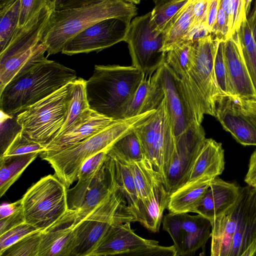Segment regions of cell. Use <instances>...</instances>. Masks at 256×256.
Masks as SVG:
<instances>
[{
  "mask_svg": "<svg viewBox=\"0 0 256 256\" xmlns=\"http://www.w3.org/2000/svg\"><path fill=\"white\" fill-rule=\"evenodd\" d=\"M76 78L75 70L46 58L6 84L0 92V110L18 114Z\"/></svg>",
  "mask_w": 256,
  "mask_h": 256,
  "instance_id": "cell-1",
  "label": "cell"
},
{
  "mask_svg": "<svg viewBox=\"0 0 256 256\" xmlns=\"http://www.w3.org/2000/svg\"><path fill=\"white\" fill-rule=\"evenodd\" d=\"M145 77L132 66L96 65L92 76L86 82L90 109L110 118H124L125 112Z\"/></svg>",
  "mask_w": 256,
  "mask_h": 256,
  "instance_id": "cell-2",
  "label": "cell"
},
{
  "mask_svg": "<svg viewBox=\"0 0 256 256\" xmlns=\"http://www.w3.org/2000/svg\"><path fill=\"white\" fill-rule=\"evenodd\" d=\"M218 41L210 34L192 42V66L184 75L176 76L192 120L198 126L204 114L214 116L216 102L220 94L214 71Z\"/></svg>",
  "mask_w": 256,
  "mask_h": 256,
  "instance_id": "cell-3",
  "label": "cell"
},
{
  "mask_svg": "<svg viewBox=\"0 0 256 256\" xmlns=\"http://www.w3.org/2000/svg\"><path fill=\"white\" fill-rule=\"evenodd\" d=\"M137 14L133 4L106 0L88 7L53 10L43 32L42 41L48 55L62 52L66 43L84 30L101 20L120 18L132 20Z\"/></svg>",
  "mask_w": 256,
  "mask_h": 256,
  "instance_id": "cell-4",
  "label": "cell"
},
{
  "mask_svg": "<svg viewBox=\"0 0 256 256\" xmlns=\"http://www.w3.org/2000/svg\"><path fill=\"white\" fill-rule=\"evenodd\" d=\"M156 110L117 120L100 132L56 152L40 158L48 162L54 175L66 186L77 180L83 164L97 153L108 150L116 140L145 122Z\"/></svg>",
  "mask_w": 256,
  "mask_h": 256,
  "instance_id": "cell-5",
  "label": "cell"
},
{
  "mask_svg": "<svg viewBox=\"0 0 256 256\" xmlns=\"http://www.w3.org/2000/svg\"><path fill=\"white\" fill-rule=\"evenodd\" d=\"M54 8L46 4L23 26L18 28L0 53V92L17 74L46 58L42 38Z\"/></svg>",
  "mask_w": 256,
  "mask_h": 256,
  "instance_id": "cell-6",
  "label": "cell"
},
{
  "mask_svg": "<svg viewBox=\"0 0 256 256\" xmlns=\"http://www.w3.org/2000/svg\"><path fill=\"white\" fill-rule=\"evenodd\" d=\"M138 222L117 184L110 195L76 223L70 256H91L111 227Z\"/></svg>",
  "mask_w": 256,
  "mask_h": 256,
  "instance_id": "cell-7",
  "label": "cell"
},
{
  "mask_svg": "<svg viewBox=\"0 0 256 256\" xmlns=\"http://www.w3.org/2000/svg\"><path fill=\"white\" fill-rule=\"evenodd\" d=\"M74 81L18 114L25 135L45 146L56 137L67 116Z\"/></svg>",
  "mask_w": 256,
  "mask_h": 256,
  "instance_id": "cell-8",
  "label": "cell"
},
{
  "mask_svg": "<svg viewBox=\"0 0 256 256\" xmlns=\"http://www.w3.org/2000/svg\"><path fill=\"white\" fill-rule=\"evenodd\" d=\"M67 188L54 175L42 178L22 197L25 222L44 230L68 210Z\"/></svg>",
  "mask_w": 256,
  "mask_h": 256,
  "instance_id": "cell-9",
  "label": "cell"
},
{
  "mask_svg": "<svg viewBox=\"0 0 256 256\" xmlns=\"http://www.w3.org/2000/svg\"><path fill=\"white\" fill-rule=\"evenodd\" d=\"M151 12L131 21L124 40L128 44L132 66L140 70L145 77L152 74L165 61L162 50V32L152 30L150 26Z\"/></svg>",
  "mask_w": 256,
  "mask_h": 256,
  "instance_id": "cell-10",
  "label": "cell"
},
{
  "mask_svg": "<svg viewBox=\"0 0 256 256\" xmlns=\"http://www.w3.org/2000/svg\"><path fill=\"white\" fill-rule=\"evenodd\" d=\"M130 223L113 225L91 256H176L174 245L162 246L156 240L140 237L132 229Z\"/></svg>",
  "mask_w": 256,
  "mask_h": 256,
  "instance_id": "cell-11",
  "label": "cell"
},
{
  "mask_svg": "<svg viewBox=\"0 0 256 256\" xmlns=\"http://www.w3.org/2000/svg\"><path fill=\"white\" fill-rule=\"evenodd\" d=\"M162 224L172 240L176 256L194 254L211 236L210 222L199 214L169 212L163 216Z\"/></svg>",
  "mask_w": 256,
  "mask_h": 256,
  "instance_id": "cell-12",
  "label": "cell"
},
{
  "mask_svg": "<svg viewBox=\"0 0 256 256\" xmlns=\"http://www.w3.org/2000/svg\"><path fill=\"white\" fill-rule=\"evenodd\" d=\"M131 20L111 18L98 21L70 40L62 52L68 56L99 52L124 41Z\"/></svg>",
  "mask_w": 256,
  "mask_h": 256,
  "instance_id": "cell-13",
  "label": "cell"
},
{
  "mask_svg": "<svg viewBox=\"0 0 256 256\" xmlns=\"http://www.w3.org/2000/svg\"><path fill=\"white\" fill-rule=\"evenodd\" d=\"M205 136L200 125L190 128L176 138V148L166 174L164 186L170 194L184 184L206 138Z\"/></svg>",
  "mask_w": 256,
  "mask_h": 256,
  "instance_id": "cell-14",
  "label": "cell"
},
{
  "mask_svg": "<svg viewBox=\"0 0 256 256\" xmlns=\"http://www.w3.org/2000/svg\"><path fill=\"white\" fill-rule=\"evenodd\" d=\"M236 232L230 256L256 255V188L240 187L234 204Z\"/></svg>",
  "mask_w": 256,
  "mask_h": 256,
  "instance_id": "cell-15",
  "label": "cell"
},
{
  "mask_svg": "<svg viewBox=\"0 0 256 256\" xmlns=\"http://www.w3.org/2000/svg\"><path fill=\"white\" fill-rule=\"evenodd\" d=\"M214 117L238 142L244 146H256V124L236 99L220 94L216 102Z\"/></svg>",
  "mask_w": 256,
  "mask_h": 256,
  "instance_id": "cell-16",
  "label": "cell"
},
{
  "mask_svg": "<svg viewBox=\"0 0 256 256\" xmlns=\"http://www.w3.org/2000/svg\"><path fill=\"white\" fill-rule=\"evenodd\" d=\"M116 120L89 108L68 130L46 144L45 151L39 155L40 157L48 155L72 146L100 132Z\"/></svg>",
  "mask_w": 256,
  "mask_h": 256,
  "instance_id": "cell-17",
  "label": "cell"
},
{
  "mask_svg": "<svg viewBox=\"0 0 256 256\" xmlns=\"http://www.w3.org/2000/svg\"><path fill=\"white\" fill-rule=\"evenodd\" d=\"M154 73L164 92L176 138L190 128L199 126L194 122L177 79L165 61Z\"/></svg>",
  "mask_w": 256,
  "mask_h": 256,
  "instance_id": "cell-18",
  "label": "cell"
},
{
  "mask_svg": "<svg viewBox=\"0 0 256 256\" xmlns=\"http://www.w3.org/2000/svg\"><path fill=\"white\" fill-rule=\"evenodd\" d=\"M224 55L236 100L256 101V90L242 56L238 29L224 40Z\"/></svg>",
  "mask_w": 256,
  "mask_h": 256,
  "instance_id": "cell-19",
  "label": "cell"
},
{
  "mask_svg": "<svg viewBox=\"0 0 256 256\" xmlns=\"http://www.w3.org/2000/svg\"><path fill=\"white\" fill-rule=\"evenodd\" d=\"M224 166V150L222 144L206 138L184 184L180 188L210 182L222 173Z\"/></svg>",
  "mask_w": 256,
  "mask_h": 256,
  "instance_id": "cell-20",
  "label": "cell"
},
{
  "mask_svg": "<svg viewBox=\"0 0 256 256\" xmlns=\"http://www.w3.org/2000/svg\"><path fill=\"white\" fill-rule=\"evenodd\" d=\"M159 106L160 118L154 136L150 162L164 185L166 170L176 148V136L165 98Z\"/></svg>",
  "mask_w": 256,
  "mask_h": 256,
  "instance_id": "cell-21",
  "label": "cell"
},
{
  "mask_svg": "<svg viewBox=\"0 0 256 256\" xmlns=\"http://www.w3.org/2000/svg\"><path fill=\"white\" fill-rule=\"evenodd\" d=\"M76 210H70L42 231L38 256H70Z\"/></svg>",
  "mask_w": 256,
  "mask_h": 256,
  "instance_id": "cell-22",
  "label": "cell"
},
{
  "mask_svg": "<svg viewBox=\"0 0 256 256\" xmlns=\"http://www.w3.org/2000/svg\"><path fill=\"white\" fill-rule=\"evenodd\" d=\"M240 187L219 176L212 180L204 197L192 212L200 214L210 221L232 208L236 202Z\"/></svg>",
  "mask_w": 256,
  "mask_h": 256,
  "instance_id": "cell-23",
  "label": "cell"
},
{
  "mask_svg": "<svg viewBox=\"0 0 256 256\" xmlns=\"http://www.w3.org/2000/svg\"><path fill=\"white\" fill-rule=\"evenodd\" d=\"M116 186L114 161L108 154L106 159L88 188L82 204L76 210V223L84 218L106 200Z\"/></svg>",
  "mask_w": 256,
  "mask_h": 256,
  "instance_id": "cell-24",
  "label": "cell"
},
{
  "mask_svg": "<svg viewBox=\"0 0 256 256\" xmlns=\"http://www.w3.org/2000/svg\"><path fill=\"white\" fill-rule=\"evenodd\" d=\"M164 98L160 82L154 73L152 76L142 80L124 114V118L155 110Z\"/></svg>",
  "mask_w": 256,
  "mask_h": 256,
  "instance_id": "cell-25",
  "label": "cell"
},
{
  "mask_svg": "<svg viewBox=\"0 0 256 256\" xmlns=\"http://www.w3.org/2000/svg\"><path fill=\"white\" fill-rule=\"evenodd\" d=\"M108 150L97 153L88 158L82 165L78 174L76 184L72 188L67 189L69 210H78L82 204L95 176L107 158Z\"/></svg>",
  "mask_w": 256,
  "mask_h": 256,
  "instance_id": "cell-26",
  "label": "cell"
},
{
  "mask_svg": "<svg viewBox=\"0 0 256 256\" xmlns=\"http://www.w3.org/2000/svg\"><path fill=\"white\" fill-rule=\"evenodd\" d=\"M210 222L212 226L210 256H230L236 227L234 205L228 212Z\"/></svg>",
  "mask_w": 256,
  "mask_h": 256,
  "instance_id": "cell-27",
  "label": "cell"
},
{
  "mask_svg": "<svg viewBox=\"0 0 256 256\" xmlns=\"http://www.w3.org/2000/svg\"><path fill=\"white\" fill-rule=\"evenodd\" d=\"M170 195L160 178L157 176L148 200L140 206V222L148 230L152 232H159Z\"/></svg>",
  "mask_w": 256,
  "mask_h": 256,
  "instance_id": "cell-28",
  "label": "cell"
},
{
  "mask_svg": "<svg viewBox=\"0 0 256 256\" xmlns=\"http://www.w3.org/2000/svg\"><path fill=\"white\" fill-rule=\"evenodd\" d=\"M193 1L188 2L173 16L162 32V50L167 52L172 46L186 40L193 24Z\"/></svg>",
  "mask_w": 256,
  "mask_h": 256,
  "instance_id": "cell-29",
  "label": "cell"
},
{
  "mask_svg": "<svg viewBox=\"0 0 256 256\" xmlns=\"http://www.w3.org/2000/svg\"><path fill=\"white\" fill-rule=\"evenodd\" d=\"M210 182L196 184L177 189L170 195L166 209L174 213L192 212L205 194Z\"/></svg>",
  "mask_w": 256,
  "mask_h": 256,
  "instance_id": "cell-30",
  "label": "cell"
},
{
  "mask_svg": "<svg viewBox=\"0 0 256 256\" xmlns=\"http://www.w3.org/2000/svg\"><path fill=\"white\" fill-rule=\"evenodd\" d=\"M110 156L114 161L115 178L118 188L123 194L128 206L140 222L141 216L140 202L129 165L121 158Z\"/></svg>",
  "mask_w": 256,
  "mask_h": 256,
  "instance_id": "cell-31",
  "label": "cell"
},
{
  "mask_svg": "<svg viewBox=\"0 0 256 256\" xmlns=\"http://www.w3.org/2000/svg\"><path fill=\"white\" fill-rule=\"evenodd\" d=\"M40 154L38 152L0 158V196L20 177L24 171Z\"/></svg>",
  "mask_w": 256,
  "mask_h": 256,
  "instance_id": "cell-32",
  "label": "cell"
},
{
  "mask_svg": "<svg viewBox=\"0 0 256 256\" xmlns=\"http://www.w3.org/2000/svg\"><path fill=\"white\" fill-rule=\"evenodd\" d=\"M126 162L129 165L135 182L140 202V206L148 200L152 189L155 178L158 175L146 156L138 162L130 161Z\"/></svg>",
  "mask_w": 256,
  "mask_h": 256,
  "instance_id": "cell-33",
  "label": "cell"
},
{
  "mask_svg": "<svg viewBox=\"0 0 256 256\" xmlns=\"http://www.w3.org/2000/svg\"><path fill=\"white\" fill-rule=\"evenodd\" d=\"M108 154L126 162H138L146 156L140 141L134 130L116 140L108 148Z\"/></svg>",
  "mask_w": 256,
  "mask_h": 256,
  "instance_id": "cell-34",
  "label": "cell"
},
{
  "mask_svg": "<svg viewBox=\"0 0 256 256\" xmlns=\"http://www.w3.org/2000/svg\"><path fill=\"white\" fill-rule=\"evenodd\" d=\"M86 80L82 78H76L74 81L72 98L67 116L62 127L56 137L68 130L80 115L90 108L86 94Z\"/></svg>",
  "mask_w": 256,
  "mask_h": 256,
  "instance_id": "cell-35",
  "label": "cell"
},
{
  "mask_svg": "<svg viewBox=\"0 0 256 256\" xmlns=\"http://www.w3.org/2000/svg\"><path fill=\"white\" fill-rule=\"evenodd\" d=\"M238 31L242 56L256 90V46L247 17L241 22Z\"/></svg>",
  "mask_w": 256,
  "mask_h": 256,
  "instance_id": "cell-36",
  "label": "cell"
},
{
  "mask_svg": "<svg viewBox=\"0 0 256 256\" xmlns=\"http://www.w3.org/2000/svg\"><path fill=\"white\" fill-rule=\"evenodd\" d=\"M20 7V0H15L0 10V53L8 46L18 28Z\"/></svg>",
  "mask_w": 256,
  "mask_h": 256,
  "instance_id": "cell-37",
  "label": "cell"
},
{
  "mask_svg": "<svg viewBox=\"0 0 256 256\" xmlns=\"http://www.w3.org/2000/svg\"><path fill=\"white\" fill-rule=\"evenodd\" d=\"M214 71L216 82L220 94L236 96L229 78L224 55V40L218 42L214 62Z\"/></svg>",
  "mask_w": 256,
  "mask_h": 256,
  "instance_id": "cell-38",
  "label": "cell"
},
{
  "mask_svg": "<svg viewBox=\"0 0 256 256\" xmlns=\"http://www.w3.org/2000/svg\"><path fill=\"white\" fill-rule=\"evenodd\" d=\"M188 0H170L155 6L151 12L150 26L153 30L162 32L168 23Z\"/></svg>",
  "mask_w": 256,
  "mask_h": 256,
  "instance_id": "cell-39",
  "label": "cell"
},
{
  "mask_svg": "<svg viewBox=\"0 0 256 256\" xmlns=\"http://www.w3.org/2000/svg\"><path fill=\"white\" fill-rule=\"evenodd\" d=\"M43 230L33 232L2 252L0 256H38Z\"/></svg>",
  "mask_w": 256,
  "mask_h": 256,
  "instance_id": "cell-40",
  "label": "cell"
},
{
  "mask_svg": "<svg viewBox=\"0 0 256 256\" xmlns=\"http://www.w3.org/2000/svg\"><path fill=\"white\" fill-rule=\"evenodd\" d=\"M45 149V145L32 140L22 132L16 136L6 152L0 156V158L6 160L15 156L32 152L40 154L44 152Z\"/></svg>",
  "mask_w": 256,
  "mask_h": 256,
  "instance_id": "cell-41",
  "label": "cell"
},
{
  "mask_svg": "<svg viewBox=\"0 0 256 256\" xmlns=\"http://www.w3.org/2000/svg\"><path fill=\"white\" fill-rule=\"evenodd\" d=\"M16 114L9 115L0 110V156L2 155L22 128L17 119Z\"/></svg>",
  "mask_w": 256,
  "mask_h": 256,
  "instance_id": "cell-42",
  "label": "cell"
},
{
  "mask_svg": "<svg viewBox=\"0 0 256 256\" xmlns=\"http://www.w3.org/2000/svg\"><path fill=\"white\" fill-rule=\"evenodd\" d=\"M39 230L26 222L21 224L0 235V252L12 245L25 236Z\"/></svg>",
  "mask_w": 256,
  "mask_h": 256,
  "instance_id": "cell-43",
  "label": "cell"
},
{
  "mask_svg": "<svg viewBox=\"0 0 256 256\" xmlns=\"http://www.w3.org/2000/svg\"><path fill=\"white\" fill-rule=\"evenodd\" d=\"M47 4L46 0H20L18 28L24 26Z\"/></svg>",
  "mask_w": 256,
  "mask_h": 256,
  "instance_id": "cell-44",
  "label": "cell"
},
{
  "mask_svg": "<svg viewBox=\"0 0 256 256\" xmlns=\"http://www.w3.org/2000/svg\"><path fill=\"white\" fill-rule=\"evenodd\" d=\"M210 34L218 40H225L230 36L228 18L220 4L216 20Z\"/></svg>",
  "mask_w": 256,
  "mask_h": 256,
  "instance_id": "cell-45",
  "label": "cell"
},
{
  "mask_svg": "<svg viewBox=\"0 0 256 256\" xmlns=\"http://www.w3.org/2000/svg\"><path fill=\"white\" fill-rule=\"evenodd\" d=\"M106 0H56L54 10L60 11L68 9L78 8L96 5Z\"/></svg>",
  "mask_w": 256,
  "mask_h": 256,
  "instance_id": "cell-46",
  "label": "cell"
},
{
  "mask_svg": "<svg viewBox=\"0 0 256 256\" xmlns=\"http://www.w3.org/2000/svg\"><path fill=\"white\" fill-rule=\"evenodd\" d=\"M192 1L194 20L191 30L202 24L206 25L210 2V0H192Z\"/></svg>",
  "mask_w": 256,
  "mask_h": 256,
  "instance_id": "cell-47",
  "label": "cell"
},
{
  "mask_svg": "<svg viewBox=\"0 0 256 256\" xmlns=\"http://www.w3.org/2000/svg\"><path fill=\"white\" fill-rule=\"evenodd\" d=\"M24 222L22 206L14 214L0 219V235Z\"/></svg>",
  "mask_w": 256,
  "mask_h": 256,
  "instance_id": "cell-48",
  "label": "cell"
},
{
  "mask_svg": "<svg viewBox=\"0 0 256 256\" xmlns=\"http://www.w3.org/2000/svg\"><path fill=\"white\" fill-rule=\"evenodd\" d=\"M232 34L238 29L241 22L247 17L244 0H232Z\"/></svg>",
  "mask_w": 256,
  "mask_h": 256,
  "instance_id": "cell-49",
  "label": "cell"
},
{
  "mask_svg": "<svg viewBox=\"0 0 256 256\" xmlns=\"http://www.w3.org/2000/svg\"><path fill=\"white\" fill-rule=\"evenodd\" d=\"M244 180L248 186L256 188V150L250 158L248 170Z\"/></svg>",
  "mask_w": 256,
  "mask_h": 256,
  "instance_id": "cell-50",
  "label": "cell"
},
{
  "mask_svg": "<svg viewBox=\"0 0 256 256\" xmlns=\"http://www.w3.org/2000/svg\"><path fill=\"white\" fill-rule=\"evenodd\" d=\"M220 2V0H210L206 25L209 29L210 33L216 20Z\"/></svg>",
  "mask_w": 256,
  "mask_h": 256,
  "instance_id": "cell-51",
  "label": "cell"
},
{
  "mask_svg": "<svg viewBox=\"0 0 256 256\" xmlns=\"http://www.w3.org/2000/svg\"><path fill=\"white\" fill-rule=\"evenodd\" d=\"M236 100L245 114L256 124V101L242 98Z\"/></svg>",
  "mask_w": 256,
  "mask_h": 256,
  "instance_id": "cell-52",
  "label": "cell"
},
{
  "mask_svg": "<svg viewBox=\"0 0 256 256\" xmlns=\"http://www.w3.org/2000/svg\"><path fill=\"white\" fill-rule=\"evenodd\" d=\"M22 207V198L12 203L2 204L0 207V219L14 214Z\"/></svg>",
  "mask_w": 256,
  "mask_h": 256,
  "instance_id": "cell-53",
  "label": "cell"
},
{
  "mask_svg": "<svg viewBox=\"0 0 256 256\" xmlns=\"http://www.w3.org/2000/svg\"><path fill=\"white\" fill-rule=\"evenodd\" d=\"M220 5L224 10L228 20L230 36L232 34V0H220Z\"/></svg>",
  "mask_w": 256,
  "mask_h": 256,
  "instance_id": "cell-54",
  "label": "cell"
},
{
  "mask_svg": "<svg viewBox=\"0 0 256 256\" xmlns=\"http://www.w3.org/2000/svg\"><path fill=\"white\" fill-rule=\"evenodd\" d=\"M247 18L252 31L256 46V0L254 2L252 10L248 18Z\"/></svg>",
  "mask_w": 256,
  "mask_h": 256,
  "instance_id": "cell-55",
  "label": "cell"
},
{
  "mask_svg": "<svg viewBox=\"0 0 256 256\" xmlns=\"http://www.w3.org/2000/svg\"><path fill=\"white\" fill-rule=\"evenodd\" d=\"M15 0H0V10L5 8Z\"/></svg>",
  "mask_w": 256,
  "mask_h": 256,
  "instance_id": "cell-56",
  "label": "cell"
},
{
  "mask_svg": "<svg viewBox=\"0 0 256 256\" xmlns=\"http://www.w3.org/2000/svg\"><path fill=\"white\" fill-rule=\"evenodd\" d=\"M252 0H244V3H245V12L246 16L248 14L250 8V4H251Z\"/></svg>",
  "mask_w": 256,
  "mask_h": 256,
  "instance_id": "cell-57",
  "label": "cell"
},
{
  "mask_svg": "<svg viewBox=\"0 0 256 256\" xmlns=\"http://www.w3.org/2000/svg\"><path fill=\"white\" fill-rule=\"evenodd\" d=\"M156 6H158L170 0H152Z\"/></svg>",
  "mask_w": 256,
  "mask_h": 256,
  "instance_id": "cell-58",
  "label": "cell"
},
{
  "mask_svg": "<svg viewBox=\"0 0 256 256\" xmlns=\"http://www.w3.org/2000/svg\"><path fill=\"white\" fill-rule=\"evenodd\" d=\"M124 2L133 4H138L140 3L142 0H122Z\"/></svg>",
  "mask_w": 256,
  "mask_h": 256,
  "instance_id": "cell-59",
  "label": "cell"
},
{
  "mask_svg": "<svg viewBox=\"0 0 256 256\" xmlns=\"http://www.w3.org/2000/svg\"><path fill=\"white\" fill-rule=\"evenodd\" d=\"M56 1V0H46L47 4L52 6L53 7Z\"/></svg>",
  "mask_w": 256,
  "mask_h": 256,
  "instance_id": "cell-60",
  "label": "cell"
}]
</instances>
